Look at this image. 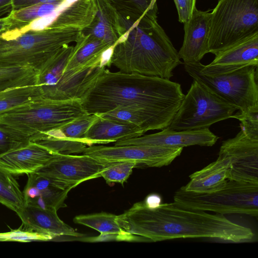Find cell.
Instances as JSON below:
<instances>
[{"instance_id": "6da1fadb", "label": "cell", "mask_w": 258, "mask_h": 258, "mask_svg": "<svg viewBox=\"0 0 258 258\" xmlns=\"http://www.w3.org/2000/svg\"><path fill=\"white\" fill-rule=\"evenodd\" d=\"M116 221L127 232L157 242L188 238H212L239 243L251 240L254 234L248 227L219 214L180 207L172 203L154 208L137 202Z\"/></svg>"}, {"instance_id": "7a4b0ae2", "label": "cell", "mask_w": 258, "mask_h": 258, "mask_svg": "<svg viewBox=\"0 0 258 258\" xmlns=\"http://www.w3.org/2000/svg\"><path fill=\"white\" fill-rule=\"evenodd\" d=\"M184 95L180 84L169 79L105 69L81 100L89 114L103 113L119 106H136L171 123Z\"/></svg>"}, {"instance_id": "3957f363", "label": "cell", "mask_w": 258, "mask_h": 258, "mask_svg": "<svg viewBox=\"0 0 258 258\" xmlns=\"http://www.w3.org/2000/svg\"><path fill=\"white\" fill-rule=\"evenodd\" d=\"M156 4L140 18L120 16L124 33L112 48L109 64L119 72L170 79L182 64L176 49L157 21Z\"/></svg>"}, {"instance_id": "277c9868", "label": "cell", "mask_w": 258, "mask_h": 258, "mask_svg": "<svg viewBox=\"0 0 258 258\" xmlns=\"http://www.w3.org/2000/svg\"><path fill=\"white\" fill-rule=\"evenodd\" d=\"M81 30L46 28L9 39L0 36V67H27L39 71L63 46L76 42Z\"/></svg>"}, {"instance_id": "5b68a950", "label": "cell", "mask_w": 258, "mask_h": 258, "mask_svg": "<svg viewBox=\"0 0 258 258\" xmlns=\"http://www.w3.org/2000/svg\"><path fill=\"white\" fill-rule=\"evenodd\" d=\"M87 114L80 99L43 98L0 114V123L25 133L32 139L39 134L58 130Z\"/></svg>"}, {"instance_id": "8992f818", "label": "cell", "mask_w": 258, "mask_h": 258, "mask_svg": "<svg viewBox=\"0 0 258 258\" xmlns=\"http://www.w3.org/2000/svg\"><path fill=\"white\" fill-rule=\"evenodd\" d=\"M173 200L184 209L257 218L258 184L228 179L221 187L209 192L190 191L181 187L175 192Z\"/></svg>"}, {"instance_id": "52a82bcc", "label": "cell", "mask_w": 258, "mask_h": 258, "mask_svg": "<svg viewBox=\"0 0 258 258\" xmlns=\"http://www.w3.org/2000/svg\"><path fill=\"white\" fill-rule=\"evenodd\" d=\"M74 45H66L39 71L37 85L44 98L81 99L101 73L109 66L108 60L89 66L79 72L64 71Z\"/></svg>"}, {"instance_id": "ba28073f", "label": "cell", "mask_w": 258, "mask_h": 258, "mask_svg": "<svg viewBox=\"0 0 258 258\" xmlns=\"http://www.w3.org/2000/svg\"><path fill=\"white\" fill-rule=\"evenodd\" d=\"M258 32V0H219L210 15L209 53Z\"/></svg>"}, {"instance_id": "9c48e42d", "label": "cell", "mask_w": 258, "mask_h": 258, "mask_svg": "<svg viewBox=\"0 0 258 258\" xmlns=\"http://www.w3.org/2000/svg\"><path fill=\"white\" fill-rule=\"evenodd\" d=\"M237 108L194 80L187 94L167 127L184 131L209 128L231 118Z\"/></svg>"}, {"instance_id": "30bf717a", "label": "cell", "mask_w": 258, "mask_h": 258, "mask_svg": "<svg viewBox=\"0 0 258 258\" xmlns=\"http://www.w3.org/2000/svg\"><path fill=\"white\" fill-rule=\"evenodd\" d=\"M194 80L215 93L237 110L258 108L257 66H249L219 75L200 73L191 64H184Z\"/></svg>"}, {"instance_id": "8fae6325", "label": "cell", "mask_w": 258, "mask_h": 258, "mask_svg": "<svg viewBox=\"0 0 258 258\" xmlns=\"http://www.w3.org/2000/svg\"><path fill=\"white\" fill-rule=\"evenodd\" d=\"M183 148L147 145L106 146L91 145L83 154L104 163L128 161L148 167H161L171 164L182 152Z\"/></svg>"}, {"instance_id": "7c38bea8", "label": "cell", "mask_w": 258, "mask_h": 258, "mask_svg": "<svg viewBox=\"0 0 258 258\" xmlns=\"http://www.w3.org/2000/svg\"><path fill=\"white\" fill-rule=\"evenodd\" d=\"M106 163L88 155L57 154L35 173L54 181L63 189L100 177Z\"/></svg>"}, {"instance_id": "4fadbf2b", "label": "cell", "mask_w": 258, "mask_h": 258, "mask_svg": "<svg viewBox=\"0 0 258 258\" xmlns=\"http://www.w3.org/2000/svg\"><path fill=\"white\" fill-rule=\"evenodd\" d=\"M218 156L230 164L229 179L258 184V140L240 131L223 142Z\"/></svg>"}, {"instance_id": "5bb4252c", "label": "cell", "mask_w": 258, "mask_h": 258, "mask_svg": "<svg viewBox=\"0 0 258 258\" xmlns=\"http://www.w3.org/2000/svg\"><path fill=\"white\" fill-rule=\"evenodd\" d=\"M201 74L219 75L249 66H258V32L244 38L215 54L207 65L192 63Z\"/></svg>"}, {"instance_id": "9a60e30c", "label": "cell", "mask_w": 258, "mask_h": 258, "mask_svg": "<svg viewBox=\"0 0 258 258\" xmlns=\"http://www.w3.org/2000/svg\"><path fill=\"white\" fill-rule=\"evenodd\" d=\"M160 132L137 138L119 140L115 146L147 145L183 148L190 146H212L218 137L209 128L175 131L165 128Z\"/></svg>"}, {"instance_id": "2e32d148", "label": "cell", "mask_w": 258, "mask_h": 258, "mask_svg": "<svg viewBox=\"0 0 258 258\" xmlns=\"http://www.w3.org/2000/svg\"><path fill=\"white\" fill-rule=\"evenodd\" d=\"M16 213L24 225L23 230L44 236L49 240L58 236L79 240L83 236L62 221L55 209L25 204Z\"/></svg>"}, {"instance_id": "e0dca14e", "label": "cell", "mask_w": 258, "mask_h": 258, "mask_svg": "<svg viewBox=\"0 0 258 258\" xmlns=\"http://www.w3.org/2000/svg\"><path fill=\"white\" fill-rule=\"evenodd\" d=\"M210 15L209 11L196 8L191 17L183 23V41L178 53L184 64L200 62L209 53Z\"/></svg>"}, {"instance_id": "ac0fdd59", "label": "cell", "mask_w": 258, "mask_h": 258, "mask_svg": "<svg viewBox=\"0 0 258 258\" xmlns=\"http://www.w3.org/2000/svg\"><path fill=\"white\" fill-rule=\"evenodd\" d=\"M57 154L31 141L27 145L0 156V167L13 175L34 173Z\"/></svg>"}, {"instance_id": "d6986e66", "label": "cell", "mask_w": 258, "mask_h": 258, "mask_svg": "<svg viewBox=\"0 0 258 258\" xmlns=\"http://www.w3.org/2000/svg\"><path fill=\"white\" fill-rule=\"evenodd\" d=\"M23 191L25 204L57 210L65 207L69 189H63L54 181L35 172L28 174Z\"/></svg>"}, {"instance_id": "ffe728a7", "label": "cell", "mask_w": 258, "mask_h": 258, "mask_svg": "<svg viewBox=\"0 0 258 258\" xmlns=\"http://www.w3.org/2000/svg\"><path fill=\"white\" fill-rule=\"evenodd\" d=\"M95 2L97 7L96 15L91 23L81 32L85 35H91L113 46L124 33L119 15L107 0Z\"/></svg>"}, {"instance_id": "44dd1931", "label": "cell", "mask_w": 258, "mask_h": 258, "mask_svg": "<svg viewBox=\"0 0 258 258\" xmlns=\"http://www.w3.org/2000/svg\"><path fill=\"white\" fill-rule=\"evenodd\" d=\"M97 117L85 134L83 141L88 146L106 144L137 138L144 132L137 125L109 119Z\"/></svg>"}, {"instance_id": "7402d4cb", "label": "cell", "mask_w": 258, "mask_h": 258, "mask_svg": "<svg viewBox=\"0 0 258 258\" xmlns=\"http://www.w3.org/2000/svg\"><path fill=\"white\" fill-rule=\"evenodd\" d=\"M112 47L101 39L85 35L81 32L64 71L77 70L109 58Z\"/></svg>"}, {"instance_id": "603a6c76", "label": "cell", "mask_w": 258, "mask_h": 258, "mask_svg": "<svg viewBox=\"0 0 258 258\" xmlns=\"http://www.w3.org/2000/svg\"><path fill=\"white\" fill-rule=\"evenodd\" d=\"M230 164L228 160L218 156L215 161L189 176L190 181L182 186L196 192H209L221 187L229 179Z\"/></svg>"}, {"instance_id": "cb8c5ba5", "label": "cell", "mask_w": 258, "mask_h": 258, "mask_svg": "<svg viewBox=\"0 0 258 258\" xmlns=\"http://www.w3.org/2000/svg\"><path fill=\"white\" fill-rule=\"evenodd\" d=\"M97 114L104 118L135 124L144 133L150 130H162L170 124L161 116L136 106H119Z\"/></svg>"}, {"instance_id": "d4e9b609", "label": "cell", "mask_w": 258, "mask_h": 258, "mask_svg": "<svg viewBox=\"0 0 258 258\" xmlns=\"http://www.w3.org/2000/svg\"><path fill=\"white\" fill-rule=\"evenodd\" d=\"M117 215L101 212L80 215L75 217L74 222L93 228L101 234L99 237H114L119 240H136L135 236L123 229L116 221Z\"/></svg>"}, {"instance_id": "484cf974", "label": "cell", "mask_w": 258, "mask_h": 258, "mask_svg": "<svg viewBox=\"0 0 258 258\" xmlns=\"http://www.w3.org/2000/svg\"><path fill=\"white\" fill-rule=\"evenodd\" d=\"M43 98L41 89L38 85L7 89L0 92V114Z\"/></svg>"}, {"instance_id": "4316f807", "label": "cell", "mask_w": 258, "mask_h": 258, "mask_svg": "<svg viewBox=\"0 0 258 258\" xmlns=\"http://www.w3.org/2000/svg\"><path fill=\"white\" fill-rule=\"evenodd\" d=\"M38 73L27 67H0V92L11 88L37 85Z\"/></svg>"}, {"instance_id": "83f0119b", "label": "cell", "mask_w": 258, "mask_h": 258, "mask_svg": "<svg viewBox=\"0 0 258 258\" xmlns=\"http://www.w3.org/2000/svg\"><path fill=\"white\" fill-rule=\"evenodd\" d=\"M0 203L16 213L25 205L23 191L13 174L0 167Z\"/></svg>"}, {"instance_id": "f1b7e54d", "label": "cell", "mask_w": 258, "mask_h": 258, "mask_svg": "<svg viewBox=\"0 0 258 258\" xmlns=\"http://www.w3.org/2000/svg\"><path fill=\"white\" fill-rule=\"evenodd\" d=\"M31 141L54 153L62 154L83 153L88 146L82 141L51 134H39Z\"/></svg>"}, {"instance_id": "f546056e", "label": "cell", "mask_w": 258, "mask_h": 258, "mask_svg": "<svg viewBox=\"0 0 258 258\" xmlns=\"http://www.w3.org/2000/svg\"><path fill=\"white\" fill-rule=\"evenodd\" d=\"M64 1L39 4L19 10L12 11L8 15L13 23L12 29L24 26L37 19L54 13L61 7Z\"/></svg>"}, {"instance_id": "4dcf8cb0", "label": "cell", "mask_w": 258, "mask_h": 258, "mask_svg": "<svg viewBox=\"0 0 258 258\" xmlns=\"http://www.w3.org/2000/svg\"><path fill=\"white\" fill-rule=\"evenodd\" d=\"M31 136L0 123V156L28 144Z\"/></svg>"}, {"instance_id": "1f68e13d", "label": "cell", "mask_w": 258, "mask_h": 258, "mask_svg": "<svg viewBox=\"0 0 258 258\" xmlns=\"http://www.w3.org/2000/svg\"><path fill=\"white\" fill-rule=\"evenodd\" d=\"M137 165L136 163L128 161L106 162L100 172V177L109 184L113 183L123 184Z\"/></svg>"}, {"instance_id": "d6a6232c", "label": "cell", "mask_w": 258, "mask_h": 258, "mask_svg": "<svg viewBox=\"0 0 258 258\" xmlns=\"http://www.w3.org/2000/svg\"><path fill=\"white\" fill-rule=\"evenodd\" d=\"M121 16L133 19L140 18L157 0H107Z\"/></svg>"}, {"instance_id": "836d02e7", "label": "cell", "mask_w": 258, "mask_h": 258, "mask_svg": "<svg viewBox=\"0 0 258 258\" xmlns=\"http://www.w3.org/2000/svg\"><path fill=\"white\" fill-rule=\"evenodd\" d=\"M97 117L96 114H87L68 123L56 131L59 135L66 138L84 142L83 139L85 134Z\"/></svg>"}, {"instance_id": "e575fe53", "label": "cell", "mask_w": 258, "mask_h": 258, "mask_svg": "<svg viewBox=\"0 0 258 258\" xmlns=\"http://www.w3.org/2000/svg\"><path fill=\"white\" fill-rule=\"evenodd\" d=\"M231 118L239 120L241 130L246 136L258 140V108L245 111L238 110Z\"/></svg>"}, {"instance_id": "d590c367", "label": "cell", "mask_w": 258, "mask_h": 258, "mask_svg": "<svg viewBox=\"0 0 258 258\" xmlns=\"http://www.w3.org/2000/svg\"><path fill=\"white\" fill-rule=\"evenodd\" d=\"M2 241L28 242L33 240H48L49 239L37 233L24 230H16L10 232L0 233Z\"/></svg>"}, {"instance_id": "8d00e7d4", "label": "cell", "mask_w": 258, "mask_h": 258, "mask_svg": "<svg viewBox=\"0 0 258 258\" xmlns=\"http://www.w3.org/2000/svg\"><path fill=\"white\" fill-rule=\"evenodd\" d=\"M179 22L184 23L192 16L196 9V0H173Z\"/></svg>"}, {"instance_id": "74e56055", "label": "cell", "mask_w": 258, "mask_h": 258, "mask_svg": "<svg viewBox=\"0 0 258 258\" xmlns=\"http://www.w3.org/2000/svg\"><path fill=\"white\" fill-rule=\"evenodd\" d=\"M63 1L64 0H12V11L19 10L39 4L57 3L61 2Z\"/></svg>"}, {"instance_id": "f35d334b", "label": "cell", "mask_w": 258, "mask_h": 258, "mask_svg": "<svg viewBox=\"0 0 258 258\" xmlns=\"http://www.w3.org/2000/svg\"><path fill=\"white\" fill-rule=\"evenodd\" d=\"M161 197L156 194L149 195L144 202L149 208H154L158 207L161 204Z\"/></svg>"}, {"instance_id": "ab89813d", "label": "cell", "mask_w": 258, "mask_h": 258, "mask_svg": "<svg viewBox=\"0 0 258 258\" xmlns=\"http://www.w3.org/2000/svg\"><path fill=\"white\" fill-rule=\"evenodd\" d=\"M12 27L13 23L9 15L0 18V35L12 29Z\"/></svg>"}, {"instance_id": "60d3db41", "label": "cell", "mask_w": 258, "mask_h": 258, "mask_svg": "<svg viewBox=\"0 0 258 258\" xmlns=\"http://www.w3.org/2000/svg\"><path fill=\"white\" fill-rule=\"evenodd\" d=\"M12 9V0H0V17L10 13Z\"/></svg>"}]
</instances>
